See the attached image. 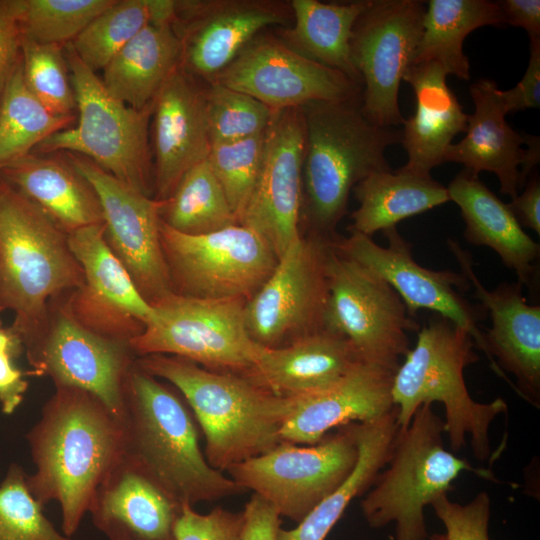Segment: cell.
<instances>
[{
    "mask_svg": "<svg viewBox=\"0 0 540 540\" xmlns=\"http://www.w3.org/2000/svg\"><path fill=\"white\" fill-rule=\"evenodd\" d=\"M396 371L360 360L331 385L294 397L292 412L280 430L281 441L313 445L333 429L388 414L395 408L392 385Z\"/></svg>",
    "mask_w": 540,
    "mask_h": 540,
    "instance_id": "obj_26",
    "label": "cell"
},
{
    "mask_svg": "<svg viewBox=\"0 0 540 540\" xmlns=\"http://www.w3.org/2000/svg\"><path fill=\"white\" fill-rule=\"evenodd\" d=\"M159 234L172 291L183 296L248 300L278 263L267 242L240 224L188 235L161 219Z\"/></svg>",
    "mask_w": 540,
    "mask_h": 540,
    "instance_id": "obj_12",
    "label": "cell"
},
{
    "mask_svg": "<svg viewBox=\"0 0 540 540\" xmlns=\"http://www.w3.org/2000/svg\"><path fill=\"white\" fill-rule=\"evenodd\" d=\"M64 46L22 37L21 61L32 94L55 115L72 116L76 102Z\"/></svg>",
    "mask_w": 540,
    "mask_h": 540,
    "instance_id": "obj_40",
    "label": "cell"
},
{
    "mask_svg": "<svg viewBox=\"0 0 540 540\" xmlns=\"http://www.w3.org/2000/svg\"><path fill=\"white\" fill-rule=\"evenodd\" d=\"M22 467L12 463L0 484V540H71L45 516Z\"/></svg>",
    "mask_w": 540,
    "mask_h": 540,
    "instance_id": "obj_42",
    "label": "cell"
},
{
    "mask_svg": "<svg viewBox=\"0 0 540 540\" xmlns=\"http://www.w3.org/2000/svg\"><path fill=\"white\" fill-rule=\"evenodd\" d=\"M521 226L540 235V179L534 175L526 188L507 204Z\"/></svg>",
    "mask_w": 540,
    "mask_h": 540,
    "instance_id": "obj_51",
    "label": "cell"
},
{
    "mask_svg": "<svg viewBox=\"0 0 540 540\" xmlns=\"http://www.w3.org/2000/svg\"><path fill=\"white\" fill-rule=\"evenodd\" d=\"M68 234L0 178V311L12 310L23 350L41 334L52 301L84 285Z\"/></svg>",
    "mask_w": 540,
    "mask_h": 540,
    "instance_id": "obj_5",
    "label": "cell"
},
{
    "mask_svg": "<svg viewBox=\"0 0 540 540\" xmlns=\"http://www.w3.org/2000/svg\"><path fill=\"white\" fill-rule=\"evenodd\" d=\"M499 92L490 79H479L470 86L475 111L468 115L466 136L447 148L444 163L462 164L477 175L494 173L500 192L513 199L539 163V138L522 135L507 123Z\"/></svg>",
    "mask_w": 540,
    "mask_h": 540,
    "instance_id": "obj_25",
    "label": "cell"
},
{
    "mask_svg": "<svg viewBox=\"0 0 540 540\" xmlns=\"http://www.w3.org/2000/svg\"><path fill=\"white\" fill-rule=\"evenodd\" d=\"M244 526L243 511L215 507L207 514L184 504L175 528V540H240Z\"/></svg>",
    "mask_w": 540,
    "mask_h": 540,
    "instance_id": "obj_45",
    "label": "cell"
},
{
    "mask_svg": "<svg viewBox=\"0 0 540 540\" xmlns=\"http://www.w3.org/2000/svg\"><path fill=\"white\" fill-rule=\"evenodd\" d=\"M55 387L26 436L35 466L26 482L41 505L59 504L61 530L70 538L123 455L125 441L120 420L99 398L79 388Z\"/></svg>",
    "mask_w": 540,
    "mask_h": 540,
    "instance_id": "obj_1",
    "label": "cell"
},
{
    "mask_svg": "<svg viewBox=\"0 0 540 540\" xmlns=\"http://www.w3.org/2000/svg\"><path fill=\"white\" fill-rule=\"evenodd\" d=\"M425 10L419 0H371L354 25L350 47L362 82L361 109L378 126L405 121L398 93L421 38Z\"/></svg>",
    "mask_w": 540,
    "mask_h": 540,
    "instance_id": "obj_14",
    "label": "cell"
},
{
    "mask_svg": "<svg viewBox=\"0 0 540 540\" xmlns=\"http://www.w3.org/2000/svg\"><path fill=\"white\" fill-rule=\"evenodd\" d=\"M68 242L85 279L65 302L70 313L91 331L129 344L154 320L155 313L107 245L104 223L69 233Z\"/></svg>",
    "mask_w": 540,
    "mask_h": 540,
    "instance_id": "obj_20",
    "label": "cell"
},
{
    "mask_svg": "<svg viewBox=\"0 0 540 540\" xmlns=\"http://www.w3.org/2000/svg\"><path fill=\"white\" fill-rule=\"evenodd\" d=\"M23 350L22 343L11 328L3 327L0 321V351H6L15 357Z\"/></svg>",
    "mask_w": 540,
    "mask_h": 540,
    "instance_id": "obj_52",
    "label": "cell"
},
{
    "mask_svg": "<svg viewBox=\"0 0 540 540\" xmlns=\"http://www.w3.org/2000/svg\"><path fill=\"white\" fill-rule=\"evenodd\" d=\"M210 82L248 94L273 112L318 101H347L362 93V87L345 74L270 36H256Z\"/></svg>",
    "mask_w": 540,
    "mask_h": 540,
    "instance_id": "obj_18",
    "label": "cell"
},
{
    "mask_svg": "<svg viewBox=\"0 0 540 540\" xmlns=\"http://www.w3.org/2000/svg\"><path fill=\"white\" fill-rule=\"evenodd\" d=\"M448 73L435 62L411 64L403 80L416 98L414 114L405 119L401 144L407 153L402 170L429 177L444 163L454 137L467 130L468 115L446 82Z\"/></svg>",
    "mask_w": 540,
    "mask_h": 540,
    "instance_id": "obj_28",
    "label": "cell"
},
{
    "mask_svg": "<svg viewBox=\"0 0 540 540\" xmlns=\"http://www.w3.org/2000/svg\"><path fill=\"white\" fill-rule=\"evenodd\" d=\"M359 203L353 211L349 230L368 237L448 201L447 188L431 176H419L402 170L371 173L353 188Z\"/></svg>",
    "mask_w": 540,
    "mask_h": 540,
    "instance_id": "obj_34",
    "label": "cell"
},
{
    "mask_svg": "<svg viewBox=\"0 0 540 540\" xmlns=\"http://www.w3.org/2000/svg\"><path fill=\"white\" fill-rule=\"evenodd\" d=\"M358 423L298 446L282 441L264 454L230 467V478L252 490L280 517L299 523L350 475L358 459Z\"/></svg>",
    "mask_w": 540,
    "mask_h": 540,
    "instance_id": "obj_10",
    "label": "cell"
},
{
    "mask_svg": "<svg viewBox=\"0 0 540 540\" xmlns=\"http://www.w3.org/2000/svg\"><path fill=\"white\" fill-rule=\"evenodd\" d=\"M431 506L446 529V540H491V501L486 492L478 493L466 504L453 502L444 494Z\"/></svg>",
    "mask_w": 540,
    "mask_h": 540,
    "instance_id": "obj_44",
    "label": "cell"
},
{
    "mask_svg": "<svg viewBox=\"0 0 540 540\" xmlns=\"http://www.w3.org/2000/svg\"><path fill=\"white\" fill-rule=\"evenodd\" d=\"M74 90L76 125L58 131L36 148L39 153L69 152L83 156L133 189L154 191L150 143L152 105L134 109L108 93L102 80L64 46Z\"/></svg>",
    "mask_w": 540,
    "mask_h": 540,
    "instance_id": "obj_8",
    "label": "cell"
},
{
    "mask_svg": "<svg viewBox=\"0 0 540 540\" xmlns=\"http://www.w3.org/2000/svg\"><path fill=\"white\" fill-rule=\"evenodd\" d=\"M183 505L124 451L97 487L88 513L107 540H175Z\"/></svg>",
    "mask_w": 540,
    "mask_h": 540,
    "instance_id": "obj_24",
    "label": "cell"
},
{
    "mask_svg": "<svg viewBox=\"0 0 540 540\" xmlns=\"http://www.w3.org/2000/svg\"><path fill=\"white\" fill-rule=\"evenodd\" d=\"M114 0H23L24 38L41 44L71 43Z\"/></svg>",
    "mask_w": 540,
    "mask_h": 540,
    "instance_id": "obj_39",
    "label": "cell"
},
{
    "mask_svg": "<svg viewBox=\"0 0 540 540\" xmlns=\"http://www.w3.org/2000/svg\"><path fill=\"white\" fill-rule=\"evenodd\" d=\"M448 247L475 288L474 297L490 314L492 325L483 337L492 369L539 408L540 306L527 303L518 282L487 290L473 271L471 256L452 239H448Z\"/></svg>",
    "mask_w": 540,
    "mask_h": 540,
    "instance_id": "obj_22",
    "label": "cell"
},
{
    "mask_svg": "<svg viewBox=\"0 0 540 540\" xmlns=\"http://www.w3.org/2000/svg\"><path fill=\"white\" fill-rule=\"evenodd\" d=\"M150 124L154 198L166 200L183 175L206 160L211 149L205 87L181 65L153 100Z\"/></svg>",
    "mask_w": 540,
    "mask_h": 540,
    "instance_id": "obj_23",
    "label": "cell"
},
{
    "mask_svg": "<svg viewBox=\"0 0 540 540\" xmlns=\"http://www.w3.org/2000/svg\"><path fill=\"white\" fill-rule=\"evenodd\" d=\"M446 188L450 201L460 208L465 239L472 245L491 248L515 272L518 283L531 288L537 278L534 263L539 258L540 246L523 230L508 205L479 175L465 168Z\"/></svg>",
    "mask_w": 540,
    "mask_h": 540,
    "instance_id": "obj_29",
    "label": "cell"
},
{
    "mask_svg": "<svg viewBox=\"0 0 540 540\" xmlns=\"http://www.w3.org/2000/svg\"><path fill=\"white\" fill-rule=\"evenodd\" d=\"M0 178L40 207L67 234L103 223L95 190L66 157L31 152L3 167Z\"/></svg>",
    "mask_w": 540,
    "mask_h": 540,
    "instance_id": "obj_30",
    "label": "cell"
},
{
    "mask_svg": "<svg viewBox=\"0 0 540 540\" xmlns=\"http://www.w3.org/2000/svg\"><path fill=\"white\" fill-rule=\"evenodd\" d=\"M146 373L183 396L205 437L204 455L219 471L259 456L281 441L294 398L280 397L242 374L219 372L171 355L135 358Z\"/></svg>",
    "mask_w": 540,
    "mask_h": 540,
    "instance_id": "obj_2",
    "label": "cell"
},
{
    "mask_svg": "<svg viewBox=\"0 0 540 540\" xmlns=\"http://www.w3.org/2000/svg\"><path fill=\"white\" fill-rule=\"evenodd\" d=\"M244 526L240 540H277L281 517L261 497L253 494L245 504Z\"/></svg>",
    "mask_w": 540,
    "mask_h": 540,
    "instance_id": "obj_48",
    "label": "cell"
},
{
    "mask_svg": "<svg viewBox=\"0 0 540 540\" xmlns=\"http://www.w3.org/2000/svg\"><path fill=\"white\" fill-rule=\"evenodd\" d=\"M361 359L341 335L322 329L278 348H261L242 373L276 396L294 398L325 388Z\"/></svg>",
    "mask_w": 540,
    "mask_h": 540,
    "instance_id": "obj_27",
    "label": "cell"
},
{
    "mask_svg": "<svg viewBox=\"0 0 540 540\" xmlns=\"http://www.w3.org/2000/svg\"><path fill=\"white\" fill-rule=\"evenodd\" d=\"M74 115L49 111L27 87L21 58L0 102V170L31 153L50 135L72 127Z\"/></svg>",
    "mask_w": 540,
    "mask_h": 540,
    "instance_id": "obj_37",
    "label": "cell"
},
{
    "mask_svg": "<svg viewBox=\"0 0 540 540\" xmlns=\"http://www.w3.org/2000/svg\"><path fill=\"white\" fill-rule=\"evenodd\" d=\"M444 420L432 404H422L408 426L399 427L390 458L361 502L368 525L395 523V540H427L424 509L447 494L465 471L485 479L490 472L454 455L443 441Z\"/></svg>",
    "mask_w": 540,
    "mask_h": 540,
    "instance_id": "obj_7",
    "label": "cell"
},
{
    "mask_svg": "<svg viewBox=\"0 0 540 540\" xmlns=\"http://www.w3.org/2000/svg\"><path fill=\"white\" fill-rule=\"evenodd\" d=\"M23 0H0V102L21 58Z\"/></svg>",
    "mask_w": 540,
    "mask_h": 540,
    "instance_id": "obj_46",
    "label": "cell"
},
{
    "mask_svg": "<svg viewBox=\"0 0 540 540\" xmlns=\"http://www.w3.org/2000/svg\"><path fill=\"white\" fill-rule=\"evenodd\" d=\"M211 145L264 133L273 111L252 96L216 82L205 88Z\"/></svg>",
    "mask_w": 540,
    "mask_h": 540,
    "instance_id": "obj_41",
    "label": "cell"
},
{
    "mask_svg": "<svg viewBox=\"0 0 540 540\" xmlns=\"http://www.w3.org/2000/svg\"><path fill=\"white\" fill-rule=\"evenodd\" d=\"M347 237L337 236L330 245L340 254L361 264L385 280L400 296L413 318L419 310H431L464 329L476 347L485 353L483 307L469 302L463 293L471 284L462 272L432 270L418 264L412 245L396 227L384 230L388 245L382 247L359 232L349 230Z\"/></svg>",
    "mask_w": 540,
    "mask_h": 540,
    "instance_id": "obj_16",
    "label": "cell"
},
{
    "mask_svg": "<svg viewBox=\"0 0 540 540\" xmlns=\"http://www.w3.org/2000/svg\"><path fill=\"white\" fill-rule=\"evenodd\" d=\"M301 109L305 126L301 213L309 234L331 241L355 185L371 173L391 169L385 151L401 143L402 131L372 123L362 112L361 97L312 102Z\"/></svg>",
    "mask_w": 540,
    "mask_h": 540,
    "instance_id": "obj_4",
    "label": "cell"
},
{
    "mask_svg": "<svg viewBox=\"0 0 540 540\" xmlns=\"http://www.w3.org/2000/svg\"><path fill=\"white\" fill-rule=\"evenodd\" d=\"M304 148L302 109L273 112L257 182L239 224L262 237L278 259L301 236Z\"/></svg>",
    "mask_w": 540,
    "mask_h": 540,
    "instance_id": "obj_19",
    "label": "cell"
},
{
    "mask_svg": "<svg viewBox=\"0 0 540 540\" xmlns=\"http://www.w3.org/2000/svg\"><path fill=\"white\" fill-rule=\"evenodd\" d=\"M263 146L264 133L238 141L212 144L207 157L238 224L257 182Z\"/></svg>",
    "mask_w": 540,
    "mask_h": 540,
    "instance_id": "obj_43",
    "label": "cell"
},
{
    "mask_svg": "<svg viewBox=\"0 0 540 540\" xmlns=\"http://www.w3.org/2000/svg\"><path fill=\"white\" fill-rule=\"evenodd\" d=\"M430 540H446L445 534H434L430 537Z\"/></svg>",
    "mask_w": 540,
    "mask_h": 540,
    "instance_id": "obj_53",
    "label": "cell"
},
{
    "mask_svg": "<svg viewBox=\"0 0 540 540\" xmlns=\"http://www.w3.org/2000/svg\"><path fill=\"white\" fill-rule=\"evenodd\" d=\"M427 3L412 64L435 62L448 74L469 80L470 64L463 50L464 40L477 28L503 25L498 2L429 0Z\"/></svg>",
    "mask_w": 540,
    "mask_h": 540,
    "instance_id": "obj_35",
    "label": "cell"
},
{
    "mask_svg": "<svg viewBox=\"0 0 540 540\" xmlns=\"http://www.w3.org/2000/svg\"><path fill=\"white\" fill-rule=\"evenodd\" d=\"M24 350L34 375L93 394L120 419L124 379L136 358L129 344L91 331L66 303H56L41 334Z\"/></svg>",
    "mask_w": 540,
    "mask_h": 540,
    "instance_id": "obj_15",
    "label": "cell"
},
{
    "mask_svg": "<svg viewBox=\"0 0 540 540\" xmlns=\"http://www.w3.org/2000/svg\"><path fill=\"white\" fill-rule=\"evenodd\" d=\"M289 4L269 0L177 1L173 26L184 70L208 83L265 27L284 25Z\"/></svg>",
    "mask_w": 540,
    "mask_h": 540,
    "instance_id": "obj_21",
    "label": "cell"
},
{
    "mask_svg": "<svg viewBox=\"0 0 540 540\" xmlns=\"http://www.w3.org/2000/svg\"><path fill=\"white\" fill-rule=\"evenodd\" d=\"M10 352L0 351V405L3 413L12 414L22 403L28 383L12 360Z\"/></svg>",
    "mask_w": 540,
    "mask_h": 540,
    "instance_id": "obj_49",
    "label": "cell"
},
{
    "mask_svg": "<svg viewBox=\"0 0 540 540\" xmlns=\"http://www.w3.org/2000/svg\"><path fill=\"white\" fill-rule=\"evenodd\" d=\"M503 24L523 28L529 39H540V1L502 0L497 1Z\"/></svg>",
    "mask_w": 540,
    "mask_h": 540,
    "instance_id": "obj_50",
    "label": "cell"
},
{
    "mask_svg": "<svg viewBox=\"0 0 540 540\" xmlns=\"http://www.w3.org/2000/svg\"><path fill=\"white\" fill-rule=\"evenodd\" d=\"M181 62V41L173 21L145 26L104 67L108 93L134 109L152 104Z\"/></svg>",
    "mask_w": 540,
    "mask_h": 540,
    "instance_id": "obj_31",
    "label": "cell"
},
{
    "mask_svg": "<svg viewBox=\"0 0 540 540\" xmlns=\"http://www.w3.org/2000/svg\"><path fill=\"white\" fill-rule=\"evenodd\" d=\"M370 3L292 0L293 25L281 29L278 38L300 55L345 74L362 87L350 42L357 19Z\"/></svg>",
    "mask_w": 540,
    "mask_h": 540,
    "instance_id": "obj_32",
    "label": "cell"
},
{
    "mask_svg": "<svg viewBox=\"0 0 540 540\" xmlns=\"http://www.w3.org/2000/svg\"><path fill=\"white\" fill-rule=\"evenodd\" d=\"M530 56L521 81L499 95L507 113L540 107V39H530Z\"/></svg>",
    "mask_w": 540,
    "mask_h": 540,
    "instance_id": "obj_47",
    "label": "cell"
},
{
    "mask_svg": "<svg viewBox=\"0 0 540 540\" xmlns=\"http://www.w3.org/2000/svg\"><path fill=\"white\" fill-rule=\"evenodd\" d=\"M173 0H114L71 42L81 59L93 72L103 70L109 61L145 26L173 21Z\"/></svg>",
    "mask_w": 540,
    "mask_h": 540,
    "instance_id": "obj_36",
    "label": "cell"
},
{
    "mask_svg": "<svg viewBox=\"0 0 540 540\" xmlns=\"http://www.w3.org/2000/svg\"><path fill=\"white\" fill-rule=\"evenodd\" d=\"M162 221L177 232L202 235L238 224L227 197L206 160L189 169L164 200Z\"/></svg>",
    "mask_w": 540,
    "mask_h": 540,
    "instance_id": "obj_38",
    "label": "cell"
},
{
    "mask_svg": "<svg viewBox=\"0 0 540 540\" xmlns=\"http://www.w3.org/2000/svg\"><path fill=\"white\" fill-rule=\"evenodd\" d=\"M475 347L464 329L441 316L430 319L417 331L416 345L394 375L392 399L401 428L408 426L422 404L442 403L451 451H460L469 437L474 457L485 461L491 453L490 426L507 413L508 406L500 397L479 403L470 396L464 370L479 360Z\"/></svg>",
    "mask_w": 540,
    "mask_h": 540,
    "instance_id": "obj_6",
    "label": "cell"
},
{
    "mask_svg": "<svg viewBox=\"0 0 540 540\" xmlns=\"http://www.w3.org/2000/svg\"><path fill=\"white\" fill-rule=\"evenodd\" d=\"M329 242L312 234L301 235L246 301L245 325L254 342L278 348L325 329Z\"/></svg>",
    "mask_w": 540,
    "mask_h": 540,
    "instance_id": "obj_13",
    "label": "cell"
},
{
    "mask_svg": "<svg viewBox=\"0 0 540 540\" xmlns=\"http://www.w3.org/2000/svg\"><path fill=\"white\" fill-rule=\"evenodd\" d=\"M90 183L101 204L104 239L150 304L172 293L159 225L164 200L124 184L89 159L63 153Z\"/></svg>",
    "mask_w": 540,
    "mask_h": 540,
    "instance_id": "obj_17",
    "label": "cell"
},
{
    "mask_svg": "<svg viewBox=\"0 0 540 540\" xmlns=\"http://www.w3.org/2000/svg\"><path fill=\"white\" fill-rule=\"evenodd\" d=\"M325 328L344 337L363 361L398 369L420 326L380 276L336 251L326 258Z\"/></svg>",
    "mask_w": 540,
    "mask_h": 540,
    "instance_id": "obj_11",
    "label": "cell"
},
{
    "mask_svg": "<svg viewBox=\"0 0 540 540\" xmlns=\"http://www.w3.org/2000/svg\"><path fill=\"white\" fill-rule=\"evenodd\" d=\"M244 298L202 299L174 292L152 305L154 320L129 342L136 357H180L209 370L242 374L262 348L249 336Z\"/></svg>",
    "mask_w": 540,
    "mask_h": 540,
    "instance_id": "obj_9",
    "label": "cell"
},
{
    "mask_svg": "<svg viewBox=\"0 0 540 540\" xmlns=\"http://www.w3.org/2000/svg\"><path fill=\"white\" fill-rule=\"evenodd\" d=\"M119 420L125 453L183 504L193 506L245 491L207 462L186 401L135 362L124 379Z\"/></svg>",
    "mask_w": 540,
    "mask_h": 540,
    "instance_id": "obj_3",
    "label": "cell"
},
{
    "mask_svg": "<svg viewBox=\"0 0 540 540\" xmlns=\"http://www.w3.org/2000/svg\"><path fill=\"white\" fill-rule=\"evenodd\" d=\"M398 429L396 408L378 419L358 423V459L350 475L295 528H280L277 540H325L352 500L366 493L386 466Z\"/></svg>",
    "mask_w": 540,
    "mask_h": 540,
    "instance_id": "obj_33",
    "label": "cell"
}]
</instances>
